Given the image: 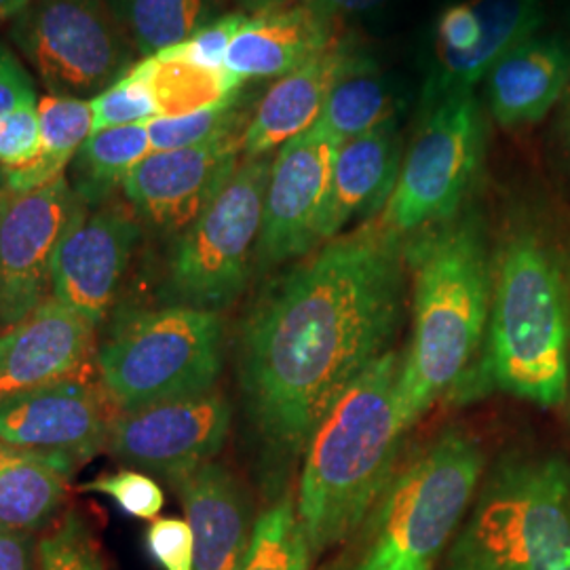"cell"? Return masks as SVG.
Listing matches in <instances>:
<instances>
[{"label": "cell", "mask_w": 570, "mask_h": 570, "mask_svg": "<svg viewBox=\"0 0 570 570\" xmlns=\"http://www.w3.org/2000/svg\"><path fill=\"white\" fill-rule=\"evenodd\" d=\"M247 20L245 11H235L220 16L218 20L207 23L188 41L176 47L159 51L155 58L167 61H184L190 66H199L205 70H226L225 61L228 47Z\"/></svg>", "instance_id": "obj_35"}, {"label": "cell", "mask_w": 570, "mask_h": 570, "mask_svg": "<svg viewBox=\"0 0 570 570\" xmlns=\"http://www.w3.org/2000/svg\"><path fill=\"white\" fill-rule=\"evenodd\" d=\"M9 202H11V190H9V186H7L4 171H2V167H0V225H2V218H4V212H7V207H9Z\"/></svg>", "instance_id": "obj_45"}, {"label": "cell", "mask_w": 570, "mask_h": 570, "mask_svg": "<svg viewBox=\"0 0 570 570\" xmlns=\"http://www.w3.org/2000/svg\"><path fill=\"white\" fill-rule=\"evenodd\" d=\"M341 146L334 134L315 122L277 150L266 186L258 266L284 265L317 249L315 226Z\"/></svg>", "instance_id": "obj_13"}, {"label": "cell", "mask_w": 570, "mask_h": 570, "mask_svg": "<svg viewBox=\"0 0 570 570\" xmlns=\"http://www.w3.org/2000/svg\"><path fill=\"white\" fill-rule=\"evenodd\" d=\"M482 39L465 53L438 51L435 70L423 94V108L456 94H471L515 45L539 32L543 0H475Z\"/></svg>", "instance_id": "obj_23"}, {"label": "cell", "mask_w": 570, "mask_h": 570, "mask_svg": "<svg viewBox=\"0 0 570 570\" xmlns=\"http://www.w3.org/2000/svg\"><path fill=\"white\" fill-rule=\"evenodd\" d=\"M484 157V121L473 94L425 108L381 220L400 237L456 218Z\"/></svg>", "instance_id": "obj_9"}, {"label": "cell", "mask_w": 570, "mask_h": 570, "mask_svg": "<svg viewBox=\"0 0 570 570\" xmlns=\"http://www.w3.org/2000/svg\"><path fill=\"white\" fill-rule=\"evenodd\" d=\"M244 134H230L212 142L150 153L136 165L122 195L142 225L178 237L212 204L242 164Z\"/></svg>", "instance_id": "obj_16"}, {"label": "cell", "mask_w": 570, "mask_h": 570, "mask_svg": "<svg viewBox=\"0 0 570 570\" xmlns=\"http://www.w3.org/2000/svg\"><path fill=\"white\" fill-rule=\"evenodd\" d=\"M104 385L72 376L0 402V440L77 468L108 442L117 419Z\"/></svg>", "instance_id": "obj_14"}, {"label": "cell", "mask_w": 570, "mask_h": 570, "mask_svg": "<svg viewBox=\"0 0 570 570\" xmlns=\"http://www.w3.org/2000/svg\"><path fill=\"white\" fill-rule=\"evenodd\" d=\"M82 205L66 174L32 193L11 195L0 225L2 332L51 298L56 252Z\"/></svg>", "instance_id": "obj_12"}, {"label": "cell", "mask_w": 570, "mask_h": 570, "mask_svg": "<svg viewBox=\"0 0 570 570\" xmlns=\"http://www.w3.org/2000/svg\"><path fill=\"white\" fill-rule=\"evenodd\" d=\"M301 2L308 9H313L315 13L332 20L336 16L366 13V11L381 7L385 0H301Z\"/></svg>", "instance_id": "obj_41"}, {"label": "cell", "mask_w": 570, "mask_h": 570, "mask_svg": "<svg viewBox=\"0 0 570 570\" xmlns=\"http://www.w3.org/2000/svg\"><path fill=\"white\" fill-rule=\"evenodd\" d=\"M412 271V332L397 376V414L406 431L440 400L482 379L494 256L482 223L468 214L416 233L406 244Z\"/></svg>", "instance_id": "obj_2"}, {"label": "cell", "mask_w": 570, "mask_h": 570, "mask_svg": "<svg viewBox=\"0 0 570 570\" xmlns=\"http://www.w3.org/2000/svg\"><path fill=\"white\" fill-rule=\"evenodd\" d=\"M134 49L144 56L176 47L220 18V0H106Z\"/></svg>", "instance_id": "obj_27"}, {"label": "cell", "mask_w": 570, "mask_h": 570, "mask_svg": "<svg viewBox=\"0 0 570 570\" xmlns=\"http://www.w3.org/2000/svg\"><path fill=\"white\" fill-rule=\"evenodd\" d=\"M391 119H395L393 94L385 79L374 72V66L364 61L332 87L317 122L346 142Z\"/></svg>", "instance_id": "obj_29"}, {"label": "cell", "mask_w": 570, "mask_h": 570, "mask_svg": "<svg viewBox=\"0 0 570 570\" xmlns=\"http://www.w3.org/2000/svg\"><path fill=\"white\" fill-rule=\"evenodd\" d=\"M41 146L30 164L2 167L11 195H26L63 176L94 131L91 104L49 94L39 100Z\"/></svg>", "instance_id": "obj_25"}, {"label": "cell", "mask_w": 570, "mask_h": 570, "mask_svg": "<svg viewBox=\"0 0 570 570\" xmlns=\"http://www.w3.org/2000/svg\"><path fill=\"white\" fill-rule=\"evenodd\" d=\"M242 9H244L245 13H261V11H266V9H275V7H282L285 4L287 0H235Z\"/></svg>", "instance_id": "obj_43"}, {"label": "cell", "mask_w": 570, "mask_h": 570, "mask_svg": "<svg viewBox=\"0 0 570 570\" xmlns=\"http://www.w3.org/2000/svg\"><path fill=\"white\" fill-rule=\"evenodd\" d=\"M570 87V39L537 32L505 53L487 77L490 115L503 129L541 121Z\"/></svg>", "instance_id": "obj_20"}, {"label": "cell", "mask_w": 570, "mask_h": 570, "mask_svg": "<svg viewBox=\"0 0 570 570\" xmlns=\"http://www.w3.org/2000/svg\"><path fill=\"white\" fill-rule=\"evenodd\" d=\"M11 37L56 96L96 98L134 68V45L106 0H32Z\"/></svg>", "instance_id": "obj_10"}, {"label": "cell", "mask_w": 570, "mask_h": 570, "mask_svg": "<svg viewBox=\"0 0 570 570\" xmlns=\"http://www.w3.org/2000/svg\"><path fill=\"white\" fill-rule=\"evenodd\" d=\"M81 492H98L112 499L125 513L140 520H157L165 505L164 489L155 478L138 469L106 473L79 487Z\"/></svg>", "instance_id": "obj_34"}, {"label": "cell", "mask_w": 570, "mask_h": 570, "mask_svg": "<svg viewBox=\"0 0 570 570\" xmlns=\"http://www.w3.org/2000/svg\"><path fill=\"white\" fill-rule=\"evenodd\" d=\"M400 367L402 355L391 348L346 387L306 442L294 501L313 560L345 546L402 463Z\"/></svg>", "instance_id": "obj_3"}, {"label": "cell", "mask_w": 570, "mask_h": 570, "mask_svg": "<svg viewBox=\"0 0 570 570\" xmlns=\"http://www.w3.org/2000/svg\"><path fill=\"white\" fill-rule=\"evenodd\" d=\"M98 366L119 412L214 391L225 366L223 315L183 305L129 313L100 346Z\"/></svg>", "instance_id": "obj_7"}, {"label": "cell", "mask_w": 570, "mask_h": 570, "mask_svg": "<svg viewBox=\"0 0 570 570\" xmlns=\"http://www.w3.org/2000/svg\"><path fill=\"white\" fill-rule=\"evenodd\" d=\"M230 423L233 407L214 389L119 412L106 446L122 465L157 473L176 484L214 461L225 446Z\"/></svg>", "instance_id": "obj_11"}, {"label": "cell", "mask_w": 570, "mask_h": 570, "mask_svg": "<svg viewBox=\"0 0 570 570\" xmlns=\"http://www.w3.org/2000/svg\"><path fill=\"white\" fill-rule=\"evenodd\" d=\"M96 326L75 308L47 298L18 326L0 334V402L81 376Z\"/></svg>", "instance_id": "obj_17"}, {"label": "cell", "mask_w": 570, "mask_h": 570, "mask_svg": "<svg viewBox=\"0 0 570 570\" xmlns=\"http://www.w3.org/2000/svg\"><path fill=\"white\" fill-rule=\"evenodd\" d=\"M558 125H560V138H562V144L567 148V155L570 157V87L567 89L564 98H562Z\"/></svg>", "instance_id": "obj_42"}, {"label": "cell", "mask_w": 570, "mask_h": 570, "mask_svg": "<svg viewBox=\"0 0 570 570\" xmlns=\"http://www.w3.org/2000/svg\"><path fill=\"white\" fill-rule=\"evenodd\" d=\"M174 487L193 530L195 570L242 569L254 522L239 480L212 461Z\"/></svg>", "instance_id": "obj_21"}, {"label": "cell", "mask_w": 570, "mask_h": 570, "mask_svg": "<svg viewBox=\"0 0 570 570\" xmlns=\"http://www.w3.org/2000/svg\"><path fill=\"white\" fill-rule=\"evenodd\" d=\"M442 570H570V463L511 452L487 468Z\"/></svg>", "instance_id": "obj_6"}, {"label": "cell", "mask_w": 570, "mask_h": 570, "mask_svg": "<svg viewBox=\"0 0 570 570\" xmlns=\"http://www.w3.org/2000/svg\"><path fill=\"white\" fill-rule=\"evenodd\" d=\"M273 155L242 159L204 214L169 252L165 292L174 305L220 313L244 294L256 263Z\"/></svg>", "instance_id": "obj_8"}, {"label": "cell", "mask_w": 570, "mask_h": 570, "mask_svg": "<svg viewBox=\"0 0 570 570\" xmlns=\"http://www.w3.org/2000/svg\"><path fill=\"white\" fill-rule=\"evenodd\" d=\"M153 153L146 122L91 134L70 164V186L87 207L112 199L127 174Z\"/></svg>", "instance_id": "obj_26"}, {"label": "cell", "mask_w": 570, "mask_h": 570, "mask_svg": "<svg viewBox=\"0 0 570 570\" xmlns=\"http://www.w3.org/2000/svg\"><path fill=\"white\" fill-rule=\"evenodd\" d=\"M364 61L366 56L336 39L322 53L268 87L245 127L244 159L273 155L285 142L311 129L320 119L332 87Z\"/></svg>", "instance_id": "obj_19"}, {"label": "cell", "mask_w": 570, "mask_h": 570, "mask_svg": "<svg viewBox=\"0 0 570 570\" xmlns=\"http://www.w3.org/2000/svg\"><path fill=\"white\" fill-rule=\"evenodd\" d=\"M487 471L482 442L449 428L402 461L336 570H440Z\"/></svg>", "instance_id": "obj_5"}, {"label": "cell", "mask_w": 570, "mask_h": 570, "mask_svg": "<svg viewBox=\"0 0 570 570\" xmlns=\"http://www.w3.org/2000/svg\"><path fill=\"white\" fill-rule=\"evenodd\" d=\"M313 556L292 492L279 494L254 522L239 570H308Z\"/></svg>", "instance_id": "obj_30"}, {"label": "cell", "mask_w": 570, "mask_h": 570, "mask_svg": "<svg viewBox=\"0 0 570 570\" xmlns=\"http://www.w3.org/2000/svg\"><path fill=\"white\" fill-rule=\"evenodd\" d=\"M136 68L155 94L159 117H180L225 102L239 94L245 82L228 70H205L184 61L159 60L155 56L138 61Z\"/></svg>", "instance_id": "obj_28"}, {"label": "cell", "mask_w": 570, "mask_h": 570, "mask_svg": "<svg viewBox=\"0 0 570 570\" xmlns=\"http://www.w3.org/2000/svg\"><path fill=\"white\" fill-rule=\"evenodd\" d=\"M70 469L0 440V529L39 532L66 499Z\"/></svg>", "instance_id": "obj_24"}, {"label": "cell", "mask_w": 570, "mask_h": 570, "mask_svg": "<svg viewBox=\"0 0 570 570\" xmlns=\"http://www.w3.org/2000/svg\"><path fill=\"white\" fill-rule=\"evenodd\" d=\"M402 161V136L395 119L343 142L315 226L317 247L343 235L353 220H370L385 212Z\"/></svg>", "instance_id": "obj_18"}, {"label": "cell", "mask_w": 570, "mask_h": 570, "mask_svg": "<svg viewBox=\"0 0 570 570\" xmlns=\"http://www.w3.org/2000/svg\"><path fill=\"white\" fill-rule=\"evenodd\" d=\"M140 237L142 223L131 205L112 199L98 207L82 205L56 252L51 296L100 326Z\"/></svg>", "instance_id": "obj_15"}, {"label": "cell", "mask_w": 570, "mask_h": 570, "mask_svg": "<svg viewBox=\"0 0 570 570\" xmlns=\"http://www.w3.org/2000/svg\"><path fill=\"white\" fill-rule=\"evenodd\" d=\"M146 546L164 570H195L193 530L180 518H157L146 532Z\"/></svg>", "instance_id": "obj_37"}, {"label": "cell", "mask_w": 570, "mask_h": 570, "mask_svg": "<svg viewBox=\"0 0 570 570\" xmlns=\"http://www.w3.org/2000/svg\"><path fill=\"white\" fill-rule=\"evenodd\" d=\"M482 39V21L473 2H456L438 21V51L465 53Z\"/></svg>", "instance_id": "obj_38"}, {"label": "cell", "mask_w": 570, "mask_h": 570, "mask_svg": "<svg viewBox=\"0 0 570 570\" xmlns=\"http://www.w3.org/2000/svg\"><path fill=\"white\" fill-rule=\"evenodd\" d=\"M0 570H39L35 532L0 529Z\"/></svg>", "instance_id": "obj_40"}, {"label": "cell", "mask_w": 570, "mask_h": 570, "mask_svg": "<svg viewBox=\"0 0 570 570\" xmlns=\"http://www.w3.org/2000/svg\"><path fill=\"white\" fill-rule=\"evenodd\" d=\"M336 41L332 20L306 4L247 16L228 47L225 68L239 79L285 77Z\"/></svg>", "instance_id": "obj_22"}, {"label": "cell", "mask_w": 570, "mask_h": 570, "mask_svg": "<svg viewBox=\"0 0 570 570\" xmlns=\"http://www.w3.org/2000/svg\"><path fill=\"white\" fill-rule=\"evenodd\" d=\"M247 122L249 121H245L244 98L239 91L225 102L214 104L188 115L157 117L146 122V127L153 153H164L212 142L230 134H244Z\"/></svg>", "instance_id": "obj_31"}, {"label": "cell", "mask_w": 570, "mask_h": 570, "mask_svg": "<svg viewBox=\"0 0 570 570\" xmlns=\"http://www.w3.org/2000/svg\"><path fill=\"white\" fill-rule=\"evenodd\" d=\"M89 104L94 112L91 134L112 127L148 122L159 117L155 94L146 77L136 68V63L122 79L104 89L96 98H91Z\"/></svg>", "instance_id": "obj_32"}, {"label": "cell", "mask_w": 570, "mask_h": 570, "mask_svg": "<svg viewBox=\"0 0 570 570\" xmlns=\"http://www.w3.org/2000/svg\"><path fill=\"white\" fill-rule=\"evenodd\" d=\"M32 0H0V20L18 18Z\"/></svg>", "instance_id": "obj_44"}, {"label": "cell", "mask_w": 570, "mask_h": 570, "mask_svg": "<svg viewBox=\"0 0 570 570\" xmlns=\"http://www.w3.org/2000/svg\"><path fill=\"white\" fill-rule=\"evenodd\" d=\"M39 570H104L100 548L77 511L61 515L39 541Z\"/></svg>", "instance_id": "obj_33"}, {"label": "cell", "mask_w": 570, "mask_h": 570, "mask_svg": "<svg viewBox=\"0 0 570 570\" xmlns=\"http://www.w3.org/2000/svg\"><path fill=\"white\" fill-rule=\"evenodd\" d=\"M26 106H39L35 82L21 61L0 45V117Z\"/></svg>", "instance_id": "obj_39"}, {"label": "cell", "mask_w": 570, "mask_h": 570, "mask_svg": "<svg viewBox=\"0 0 570 570\" xmlns=\"http://www.w3.org/2000/svg\"><path fill=\"white\" fill-rule=\"evenodd\" d=\"M244 317L237 374L271 463H294L346 387L393 348L406 305V242L383 220L320 245Z\"/></svg>", "instance_id": "obj_1"}, {"label": "cell", "mask_w": 570, "mask_h": 570, "mask_svg": "<svg viewBox=\"0 0 570 570\" xmlns=\"http://www.w3.org/2000/svg\"><path fill=\"white\" fill-rule=\"evenodd\" d=\"M482 379L541 407L569 397V271L560 252L530 228L510 233L494 254Z\"/></svg>", "instance_id": "obj_4"}, {"label": "cell", "mask_w": 570, "mask_h": 570, "mask_svg": "<svg viewBox=\"0 0 570 570\" xmlns=\"http://www.w3.org/2000/svg\"><path fill=\"white\" fill-rule=\"evenodd\" d=\"M41 146L39 106H26L0 117V167L30 164Z\"/></svg>", "instance_id": "obj_36"}]
</instances>
